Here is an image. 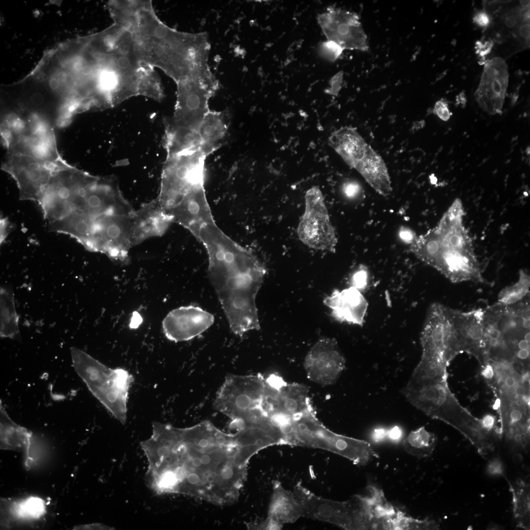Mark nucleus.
Wrapping results in <instances>:
<instances>
[{"label": "nucleus", "instance_id": "nucleus-31", "mask_svg": "<svg viewBox=\"0 0 530 530\" xmlns=\"http://www.w3.org/2000/svg\"><path fill=\"white\" fill-rule=\"evenodd\" d=\"M342 194L346 198L355 200L362 197L364 192L361 185L356 180L346 179L341 186Z\"/></svg>", "mask_w": 530, "mask_h": 530}, {"label": "nucleus", "instance_id": "nucleus-42", "mask_svg": "<svg viewBox=\"0 0 530 530\" xmlns=\"http://www.w3.org/2000/svg\"><path fill=\"white\" fill-rule=\"evenodd\" d=\"M456 98H457V99L456 100L457 102V105H458L459 104H462L464 105L465 104L466 101V98H465V95H464V93H460L459 94V95L457 96Z\"/></svg>", "mask_w": 530, "mask_h": 530}, {"label": "nucleus", "instance_id": "nucleus-10", "mask_svg": "<svg viewBox=\"0 0 530 530\" xmlns=\"http://www.w3.org/2000/svg\"><path fill=\"white\" fill-rule=\"evenodd\" d=\"M64 159L49 161L20 154H6L1 169L16 181L20 199L38 202L53 175L70 166Z\"/></svg>", "mask_w": 530, "mask_h": 530}, {"label": "nucleus", "instance_id": "nucleus-18", "mask_svg": "<svg viewBox=\"0 0 530 530\" xmlns=\"http://www.w3.org/2000/svg\"><path fill=\"white\" fill-rule=\"evenodd\" d=\"M0 417V449L13 450L24 449L25 451L24 464L26 469L28 470L34 462V458L31 453L33 433L25 427L16 424L9 418L1 401Z\"/></svg>", "mask_w": 530, "mask_h": 530}, {"label": "nucleus", "instance_id": "nucleus-11", "mask_svg": "<svg viewBox=\"0 0 530 530\" xmlns=\"http://www.w3.org/2000/svg\"><path fill=\"white\" fill-rule=\"evenodd\" d=\"M95 177L72 165L53 175L38 202L49 224L68 214L74 197Z\"/></svg>", "mask_w": 530, "mask_h": 530}, {"label": "nucleus", "instance_id": "nucleus-29", "mask_svg": "<svg viewBox=\"0 0 530 530\" xmlns=\"http://www.w3.org/2000/svg\"><path fill=\"white\" fill-rule=\"evenodd\" d=\"M369 280V271L365 265H361L351 272L349 280L350 287H354L362 292L367 287Z\"/></svg>", "mask_w": 530, "mask_h": 530}, {"label": "nucleus", "instance_id": "nucleus-19", "mask_svg": "<svg viewBox=\"0 0 530 530\" xmlns=\"http://www.w3.org/2000/svg\"><path fill=\"white\" fill-rule=\"evenodd\" d=\"M328 141L345 163L354 169L365 156L369 146L356 128L348 126L332 132Z\"/></svg>", "mask_w": 530, "mask_h": 530}, {"label": "nucleus", "instance_id": "nucleus-37", "mask_svg": "<svg viewBox=\"0 0 530 530\" xmlns=\"http://www.w3.org/2000/svg\"><path fill=\"white\" fill-rule=\"evenodd\" d=\"M10 223L5 218H0V243L2 242L9 234Z\"/></svg>", "mask_w": 530, "mask_h": 530}, {"label": "nucleus", "instance_id": "nucleus-16", "mask_svg": "<svg viewBox=\"0 0 530 530\" xmlns=\"http://www.w3.org/2000/svg\"><path fill=\"white\" fill-rule=\"evenodd\" d=\"M449 311L462 352L466 351L483 359L485 337L484 309L477 308L462 311L449 307Z\"/></svg>", "mask_w": 530, "mask_h": 530}, {"label": "nucleus", "instance_id": "nucleus-17", "mask_svg": "<svg viewBox=\"0 0 530 530\" xmlns=\"http://www.w3.org/2000/svg\"><path fill=\"white\" fill-rule=\"evenodd\" d=\"M323 303L339 322L358 325L364 322L368 302L362 292L354 287L334 290L324 298Z\"/></svg>", "mask_w": 530, "mask_h": 530}, {"label": "nucleus", "instance_id": "nucleus-14", "mask_svg": "<svg viewBox=\"0 0 530 530\" xmlns=\"http://www.w3.org/2000/svg\"><path fill=\"white\" fill-rule=\"evenodd\" d=\"M484 64L475 98L483 111L490 115L501 114L508 84V67L500 57L491 58Z\"/></svg>", "mask_w": 530, "mask_h": 530}, {"label": "nucleus", "instance_id": "nucleus-36", "mask_svg": "<svg viewBox=\"0 0 530 530\" xmlns=\"http://www.w3.org/2000/svg\"><path fill=\"white\" fill-rule=\"evenodd\" d=\"M400 238L410 245L415 240L417 236L414 232L406 227H401L399 232Z\"/></svg>", "mask_w": 530, "mask_h": 530}, {"label": "nucleus", "instance_id": "nucleus-22", "mask_svg": "<svg viewBox=\"0 0 530 530\" xmlns=\"http://www.w3.org/2000/svg\"><path fill=\"white\" fill-rule=\"evenodd\" d=\"M273 485L267 517L282 525L302 517L301 507L293 492L286 489L278 481H274Z\"/></svg>", "mask_w": 530, "mask_h": 530}, {"label": "nucleus", "instance_id": "nucleus-12", "mask_svg": "<svg viewBox=\"0 0 530 530\" xmlns=\"http://www.w3.org/2000/svg\"><path fill=\"white\" fill-rule=\"evenodd\" d=\"M317 19L326 40L337 43L344 50L369 51L368 36L356 13L329 6Z\"/></svg>", "mask_w": 530, "mask_h": 530}, {"label": "nucleus", "instance_id": "nucleus-35", "mask_svg": "<svg viewBox=\"0 0 530 530\" xmlns=\"http://www.w3.org/2000/svg\"><path fill=\"white\" fill-rule=\"evenodd\" d=\"M250 525L252 529L260 530H281L283 526L276 523L268 517L265 520L259 521Z\"/></svg>", "mask_w": 530, "mask_h": 530}, {"label": "nucleus", "instance_id": "nucleus-23", "mask_svg": "<svg viewBox=\"0 0 530 530\" xmlns=\"http://www.w3.org/2000/svg\"><path fill=\"white\" fill-rule=\"evenodd\" d=\"M0 504L1 513L6 520H36L46 513V502L37 496L17 500L1 498Z\"/></svg>", "mask_w": 530, "mask_h": 530}, {"label": "nucleus", "instance_id": "nucleus-34", "mask_svg": "<svg viewBox=\"0 0 530 530\" xmlns=\"http://www.w3.org/2000/svg\"><path fill=\"white\" fill-rule=\"evenodd\" d=\"M473 20L474 23L484 29H486L491 23L490 16L484 9L477 11L474 15Z\"/></svg>", "mask_w": 530, "mask_h": 530}, {"label": "nucleus", "instance_id": "nucleus-30", "mask_svg": "<svg viewBox=\"0 0 530 530\" xmlns=\"http://www.w3.org/2000/svg\"><path fill=\"white\" fill-rule=\"evenodd\" d=\"M485 474L493 478H506L505 465L499 454L491 458L485 468Z\"/></svg>", "mask_w": 530, "mask_h": 530}, {"label": "nucleus", "instance_id": "nucleus-27", "mask_svg": "<svg viewBox=\"0 0 530 530\" xmlns=\"http://www.w3.org/2000/svg\"><path fill=\"white\" fill-rule=\"evenodd\" d=\"M530 275L527 271L521 269L519 272L518 280L500 292L497 302L504 305L516 303L530 293Z\"/></svg>", "mask_w": 530, "mask_h": 530}, {"label": "nucleus", "instance_id": "nucleus-28", "mask_svg": "<svg viewBox=\"0 0 530 530\" xmlns=\"http://www.w3.org/2000/svg\"><path fill=\"white\" fill-rule=\"evenodd\" d=\"M344 50L337 43L330 40L321 42L318 46V55L329 62H334L339 59Z\"/></svg>", "mask_w": 530, "mask_h": 530}, {"label": "nucleus", "instance_id": "nucleus-13", "mask_svg": "<svg viewBox=\"0 0 530 530\" xmlns=\"http://www.w3.org/2000/svg\"><path fill=\"white\" fill-rule=\"evenodd\" d=\"M346 361L334 338L319 339L310 348L304 361L307 377L317 384L328 386L337 382L345 368Z\"/></svg>", "mask_w": 530, "mask_h": 530}, {"label": "nucleus", "instance_id": "nucleus-3", "mask_svg": "<svg viewBox=\"0 0 530 530\" xmlns=\"http://www.w3.org/2000/svg\"><path fill=\"white\" fill-rule=\"evenodd\" d=\"M71 353L73 367L89 390L124 424L132 375L124 369L107 367L78 348L72 347Z\"/></svg>", "mask_w": 530, "mask_h": 530}, {"label": "nucleus", "instance_id": "nucleus-24", "mask_svg": "<svg viewBox=\"0 0 530 530\" xmlns=\"http://www.w3.org/2000/svg\"><path fill=\"white\" fill-rule=\"evenodd\" d=\"M511 494L512 514L517 527L530 529V485L522 478L510 481L507 478Z\"/></svg>", "mask_w": 530, "mask_h": 530}, {"label": "nucleus", "instance_id": "nucleus-44", "mask_svg": "<svg viewBox=\"0 0 530 530\" xmlns=\"http://www.w3.org/2000/svg\"><path fill=\"white\" fill-rule=\"evenodd\" d=\"M526 151L527 154L528 155H530V147H527Z\"/></svg>", "mask_w": 530, "mask_h": 530}, {"label": "nucleus", "instance_id": "nucleus-5", "mask_svg": "<svg viewBox=\"0 0 530 530\" xmlns=\"http://www.w3.org/2000/svg\"><path fill=\"white\" fill-rule=\"evenodd\" d=\"M266 388L265 376L228 375L216 393L214 408L231 420L236 430L251 422L260 412Z\"/></svg>", "mask_w": 530, "mask_h": 530}, {"label": "nucleus", "instance_id": "nucleus-40", "mask_svg": "<svg viewBox=\"0 0 530 530\" xmlns=\"http://www.w3.org/2000/svg\"><path fill=\"white\" fill-rule=\"evenodd\" d=\"M504 382L505 387L511 388L516 387L517 382L516 378L513 376L508 375L505 378Z\"/></svg>", "mask_w": 530, "mask_h": 530}, {"label": "nucleus", "instance_id": "nucleus-41", "mask_svg": "<svg viewBox=\"0 0 530 530\" xmlns=\"http://www.w3.org/2000/svg\"><path fill=\"white\" fill-rule=\"evenodd\" d=\"M526 389L522 385H516L514 389V393L517 398H522L526 395Z\"/></svg>", "mask_w": 530, "mask_h": 530}, {"label": "nucleus", "instance_id": "nucleus-2", "mask_svg": "<svg viewBox=\"0 0 530 530\" xmlns=\"http://www.w3.org/2000/svg\"><path fill=\"white\" fill-rule=\"evenodd\" d=\"M465 212L456 198L437 224L417 237L410 251L453 283L484 281L472 238L463 222Z\"/></svg>", "mask_w": 530, "mask_h": 530}, {"label": "nucleus", "instance_id": "nucleus-38", "mask_svg": "<svg viewBox=\"0 0 530 530\" xmlns=\"http://www.w3.org/2000/svg\"><path fill=\"white\" fill-rule=\"evenodd\" d=\"M74 530H107L108 527L100 524H93L80 525L75 527Z\"/></svg>", "mask_w": 530, "mask_h": 530}, {"label": "nucleus", "instance_id": "nucleus-39", "mask_svg": "<svg viewBox=\"0 0 530 530\" xmlns=\"http://www.w3.org/2000/svg\"><path fill=\"white\" fill-rule=\"evenodd\" d=\"M481 375L485 378L490 379L494 375V370L492 364L486 363L483 370L481 371Z\"/></svg>", "mask_w": 530, "mask_h": 530}, {"label": "nucleus", "instance_id": "nucleus-8", "mask_svg": "<svg viewBox=\"0 0 530 530\" xmlns=\"http://www.w3.org/2000/svg\"><path fill=\"white\" fill-rule=\"evenodd\" d=\"M484 7L491 18L493 44H510L516 51L529 47V0L485 1Z\"/></svg>", "mask_w": 530, "mask_h": 530}, {"label": "nucleus", "instance_id": "nucleus-33", "mask_svg": "<svg viewBox=\"0 0 530 530\" xmlns=\"http://www.w3.org/2000/svg\"><path fill=\"white\" fill-rule=\"evenodd\" d=\"M342 72H339L330 80L329 87L325 90V93L331 95L337 96L342 87L343 81Z\"/></svg>", "mask_w": 530, "mask_h": 530}, {"label": "nucleus", "instance_id": "nucleus-21", "mask_svg": "<svg viewBox=\"0 0 530 530\" xmlns=\"http://www.w3.org/2000/svg\"><path fill=\"white\" fill-rule=\"evenodd\" d=\"M355 169L379 194L384 196L391 194L393 190L392 182L386 164L370 145Z\"/></svg>", "mask_w": 530, "mask_h": 530}, {"label": "nucleus", "instance_id": "nucleus-20", "mask_svg": "<svg viewBox=\"0 0 530 530\" xmlns=\"http://www.w3.org/2000/svg\"><path fill=\"white\" fill-rule=\"evenodd\" d=\"M171 223L157 200L144 205L135 212L133 245L150 237L162 235Z\"/></svg>", "mask_w": 530, "mask_h": 530}, {"label": "nucleus", "instance_id": "nucleus-26", "mask_svg": "<svg viewBox=\"0 0 530 530\" xmlns=\"http://www.w3.org/2000/svg\"><path fill=\"white\" fill-rule=\"evenodd\" d=\"M437 437L424 426L411 431L403 440L405 450L409 454L419 458L430 456L435 448Z\"/></svg>", "mask_w": 530, "mask_h": 530}, {"label": "nucleus", "instance_id": "nucleus-4", "mask_svg": "<svg viewBox=\"0 0 530 530\" xmlns=\"http://www.w3.org/2000/svg\"><path fill=\"white\" fill-rule=\"evenodd\" d=\"M292 425V446L328 450L358 465L367 464L376 455L369 442L337 434L326 428L317 419L313 407L296 415Z\"/></svg>", "mask_w": 530, "mask_h": 530}, {"label": "nucleus", "instance_id": "nucleus-25", "mask_svg": "<svg viewBox=\"0 0 530 530\" xmlns=\"http://www.w3.org/2000/svg\"><path fill=\"white\" fill-rule=\"evenodd\" d=\"M0 328L2 338H14L19 333L18 317L16 313L12 290L1 287L0 291Z\"/></svg>", "mask_w": 530, "mask_h": 530}, {"label": "nucleus", "instance_id": "nucleus-1", "mask_svg": "<svg viewBox=\"0 0 530 530\" xmlns=\"http://www.w3.org/2000/svg\"><path fill=\"white\" fill-rule=\"evenodd\" d=\"M143 450L146 477L159 494L181 493L224 505L238 499L253 456L237 433L209 421L180 428L158 423Z\"/></svg>", "mask_w": 530, "mask_h": 530}, {"label": "nucleus", "instance_id": "nucleus-43", "mask_svg": "<svg viewBox=\"0 0 530 530\" xmlns=\"http://www.w3.org/2000/svg\"><path fill=\"white\" fill-rule=\"evenodd\" d=\"M399 435V431L398 428L393 429L391 431V438H392L393 439H397L398 435Z\"/></svg>", "mask_w": 530, "mask_h": 530}, {"label": "nucleus", "instance_id": "nucleus-7", "mask_svg": "<svg viewBox=\"0 0 530 530\" xmlns=\"http://www.w3.org/2000/svg\"><path fill=\"white\" fill-rule=\"evenodd\" d=\"M293 494L302 511V517L326 522L345 530L370 528L363 497L356 496L345 502L336 501L317 496L298 482Z\"/></svg>", "mask_w": 530, "mask_h": 530}, {"label": "nucleus", "instance_id": "nucleus-15", "mask_svg": "<svg viewBox=\"0 0 530 530\" xmlns=\"http://www.w3.org/2000/svg\"><path fill=\"white\" fill-rule=\"evenodd\" d=\"M214 321L213 315L200 307L181 306L167 314L162 321V329L171 341H187L206 331Z\"/></svg>", "mask_w": 530, "mask_h": 530}, {"label": "nucleus", "instance_id": "nucleus-32", "mask_svg": "<svg viewBox=\"0 0 530 530\" xmlns=\"http://www.w3.org/2000/svg\"><path fill=\"white\" fill-rule=\"evenodd\" d=\"M448 103L445 99H441L437 101L434 106L432 112L440 119L447 121L450 117L451 113L448 107Z\"/></svg>", "mask_w": 530, "mask_h": 530}, {"label": "nucleus", "instance_id": "nucleus-6", "mask_svg": "<svg viewBox=\"0 0 530 530\" xmlns=\"http://www.w3.org/2000/svg\"><path fill=\"white\" fill-rule=\"evenodd\" d=\"M420 342L422 354L419 363L424 365L446 367L456 355L462 352L449 307L439 302L430 305Z\"/></svg>", "mask_w": 530, "mask_h": 530}, {"label": "nucleus", "instance_id": "nucleus-9", "mask_svg": "<svg viewBox=\"0 0 530 530\" xmlns=\"http://www.w3.org/2000/svg\"><path fill=\"white\" fill-rule=\"evenodd\" d=\"M299 239L309 248L334 252L337 244L335 228L331 221L324 197L318 186L305 195V209L296 229Z\"/></svg>", "mask_w": 530, "mask_h": 530}]
</instances>
